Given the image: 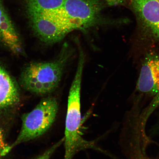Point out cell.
Instances as JSON below:
<instances>
[{
  "mask_svg": "<svg viewBox=\"0 0 159 159\" xmlns=\"http://www.w3.org/2000/svg\"><path fill=\"white\" fill-rule=\"evenodd\" d=\"M71 54V48L65 43L55 60L28 65L21 77L23 88L36 94L45 95L53 92L58 86Z\"/></svg>",
  "mask_w": 159,
  "mask_h": 159,
  "instance_id": "1",
  "label": "cell"
},
{
  "mask_svg": "<svg viewBox=\"0 0 159 159\" xmlns=\"http://www.w3.org/2000/svg\"><path fill=\"white\" fill-rule=\"evenodd\" d=\"M130 3L141 29L159 41V0H130Z\"/></svg>",
  "mask_w": 159,
  "mask_h": 159,
  "instance_id": "5",
  "label": "cell"
},
{
  "mask_svg": "<svg viewBox=\"0 0 159 159\" xmlns=\"http://www.w3.org/2000/svg\"><path fill=\"white\" fill-rule=\"evenodd\" d=\"M108 4L111 6H116L124 2L125 0H105Z\"/></svg>",
  "mask_w": 159,
  "mask_h": 159,
  "instance_id": "14",
  "label": "cell"
},
{
  "mask_svg": "<svg viewBox=\"0 0 159 159\" xmlns=\"http://www.w3.org/2000/svg\"><path fill=\"white\" fill-rule=\"evenodd\" d=\"M65 0H26L27 11L42 12L61 8Z\"/></svg>",
  "mask_w": 159,
  "mask_h": 159,
  "instance_id": "10",
  "label": "cell"
},
{
  "mask_svg": "<svg viewBox=\"0 0 159 159\" xmlns=\"http://www.w3.org/2000/svg\"><path fill=\"white\" fill-rule=\"evenodd\" d=\"M20 100L19 91L15 80L0 65V111L15 106Z\"/></svg>",
  "mask_w": 159,
  "mask_h": 159,
  "instance_id": "9",
  "label": "cell"
},
{
  "mask_svg": "<svg viewBox=\"0 0 159 159\" xmlns=\"http://www.w3.org/2000/svg\"><path fill=\"white\" fill-rule=\"evenodd\" d=\"M7 146V145L5 144L4 140L3 134L0 127V156H1L2 152Z\"/></svg>",
  "mask_w": 159,
  "mask_h": 159,
  "instance_id": "13",
  "label": "cell"
},
{
  "mask_svg": "<svg viewBox=\"0 0 159 159\" xmlns=\"http://www.w3.org/2000/svg\"><path fill=\"white\" fill-rule=\"evenodd\" d=\"M34 31L41 40L47 44L59 42L66 35L46 14L27 11Z\"/></svg>",
  "mask_w": 159,
  "mask_h": 159,
  "instance_id": "6",
  "label": "cell"
},
{
  "mask_svg": "<svg viewBox=\"0 0 159 159\" xmlns=\"http://www.w3.org/2000/svg\"><path fill=\"white\" fill-rule=\"evenodd\" d=\"M136 159H150V158H136Z\"/></svg>",
  "mask_w": 159,
  "mask_h": 159,
  "instance_id": "15",
  "label": "cell"
},
{
  "mask_svg": "<svg viewBox=\"0 0 159 159\" xmlns=\"http://www.w3.org/2000/svg\"><path fill=\"white\" fill-rule=\"evenodd\" d=\"M63 142H64V139H61L57 143L53 145L51 148L46 151L43 154L35 159H49L51 157L52 155L55 152V151L61 146Z\"/></svg>",
  "mask_w": 159,
  "mask_h": 159,
  "instance_id": "12",
  "label": "cell"
},
{
  "mask_svg": "<svg viewBox=\"0 0 159 159\" xmlns=\"http://www.w3.org/2000/svg\"><path fill=\"white\" fill-rule=\"evenodd\" d=\"M159 87V54L150 53L147 55L141 68L137 84L139 92L153 95Z\"/></svg>",
  "mask_w": 159,
  "mask_h": 159,
  "instance_id": "7",
  "label": "cell"
},
{
  "mask_svg": "<svg viewBox=\"0 0 159 159\" xmlns=\"http://www.w3.org/2000/svg\"><path fill=\"white\" fill-rule=\"evenodd\" d=\"M104 6L101 0H65L62 7L52 11V14L68 34L75 30H84L98 25Z\"/></svg>",
  "mask_w": 159,
  "mask_h": 159,
  "instance_id": "3",
  "label": "cell"
},
{
  "mask_svg": "<svg viewBox=\"0 0 159 159\" xmlns=\"http://www.w3.org/2000/svg\"><path fill=\"white\" fill-rule=\"evenodd\" d=\"M58 110L57 101L53 97L42 99L30 112L22 117V127L17 138L7 146L1 154L5 156L20 144L34 140L45 134L54 122Z\"/></svg>",
  "mask_w": 159,
  "mask_h": 159,
  "instance_id": "4",
  "label": "cell"
},
{
  "mask_svg": "<svg viewBox=\"0 0 159 159\" xmlns=\"http://www.w3.org/2000/svg\"><path fill=\"white\" fill-rule=\"evenodd\" d=\"M0 41L11 52L22 53L20 39L11 18L0 0Z\"/></svg>",
  "mask_w": 159,
  "mask_h": 159,
  "instance_id": "8",
  "label": "cell"
},
{
  "mask_svg": "<svg viewBox=\"0 0 159 159\" xmlns=\"http://www.w3.org/2000/svg\"><path fill=\"white\" fill-rule=\"evenodd\" d=\"M84 63L80 61L70 89L66 119L64 159H72L77 153L86 148L98 150L93 143L84 140L81 136L80 93Z\"/></svg>",
  "mask_w": 159,
  "mask_h": 159,
  "instance_id": "2",
  "label": "cell"
},
{
  "mask_svg": "<svg viewBox=\"0 0 159 159\" xmlns=\"http://www.w3.org/2000/svg\"><path fill=\"white\" fill-rule=\"evenodd\" d=\"M159 106V87L157 92L155 95L154 98L151 102L150 106H149L148 109L145 113L143 118V123H144L147 120L148 117L150 116L152 113L156 108Z\"/></svg>",
  "mask_w": 159,
  "mask_h": 159,
  "instance_id": "11",
  "label": "cell"
}]
</instances>
